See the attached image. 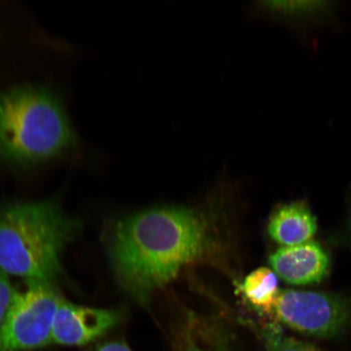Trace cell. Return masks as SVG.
Returning <instances> with one entry per match:
<instances>
[{
  "label": "cell",
  "mask_w": 351,
  "mask_h": 351,
  "mask_svg": "<svg viewBox=\"0 0 351 351\" xmlns=\"http://www.w3.org/2000/svg\"><path fill=\"white\" fill-rule=\"evenodd\" d=\"M16 291L0 328V351H23L51 343L56 311L64 300L53 284L27 282Z\"/></svg>",
  "instance_id": "277c9868"
},
{
  "label": "cell",
  "mask_w": 351,
  "mask_h": 351,
  "mask_svg": "<svg viewBox=\"0 0 351 351\" xmlns=\"http://www.w3.org/2000/svg\"><path fill=\"white\" fill-rule=\"evenodd\" d=\"M118 320L115 311L79 306L64 300L56 311L51 340L60 345H86L106 333Z\"/></svg>",
  "instance_id": "8992f818"
},
{
  "label": "cell",
  "mask_w": 351,
  "mask_h": 351,
  "mask_svg": "<svg viewBox=\"0 0 351 351\" xmlns=\"http://www.w3.org/2000/svg\"><path fill=\"white\" fill-rule=\"evenodd\" d=\"M185 351H203L200 348H197L193 342H189L186 344V348Z\"/></svg>",
  "instance_id": "5bb4252c"
},
{
  "label": "cell",
  "mask_w": 351,
  "mask_h": 351,
  "mask_svg": "<svg viewBox=\"0 0 351 351\" xmlns=\"http://www.w3.org/2000/svg\"><path fill=\"white\" fill-rule=\"evenodd\" d=\"M324 1H265L261 7L273 12L285 16L306 15L320 12L326 8Z\"/></svg>",
  "instance_id": "30bf717a"
},
{
  "label": "cell",
  "mask_w": 351,
  "mask_h": 351,
  "mask_svg": "<svg viewBox=\"0 0 351 351\" xmlns=\"http://www.w3.org/2000/svg\"><path fill=\"white\" fill-rule=\"evenodd\" d=\"M79 221L53 200L21 202L0 208V269L27 282L53 284Z\"/></svg>",
  "instance_id": "3957f363"
},
{
  "label": "cell",
  "mask_w": 351,
  "mask_h": 351,
  "mask_svg": "<svg viewBox=\"0 0 351 351\" xmlns=\"http://www.w3.org/2000/svg\"><path fill=\"white\" fill-rule=\"evenodd\" d=\"M95 351H132L123 341H112L104 344Z\"/></svg>",
  "instance_id": "4fadbf2b"
},
{
  "label": "cell",
  "mask_w": 351,
  "mask_h": 351,
  "mask_svg": "<svg viewBox=\"0 0 351 351\" xmlns=\"http://www.w3.org/2000/svg\"><path fill=\"white\" fill-rule=\"evenodd\" d=\"M274 273L285 282L293 285L319 283L326 278L330 258L317 241L282 247L269 257Z\"/></svg>",
  "instance_id": "52a82bcc"
},
{
  "label": "cell",
  "mask_w": 351,
  "mask_h": 351,
  "mask_svg": "<svg viewBox=\"0 0 351 351\" xmlns=\"http://www.w3.org/2000/svg\"><path fill=\"white\" fill-rule=\"evenodd\" d=\"M16 289L12 287L8 274L0 269V328L5 322L16 295Z\"/></svg>",
  "instance_id": "7c38bea8"
},
{
  "label": "cell",
  "mask_w": 351,
  "mask_h": 351,
  "mask_svg": "<svg viewBox=\"0 0 351 351\" xmlns=\"http://www.w3.org/2000/svg\"><path fill=\"white\" fill-rule=\"evenodd\" d=\"M317 231V218L301 202H293L276 208L267 225V232L271 239L282 247H291L313 241Z\"/></svg>",
  "instance_id": "ba28073f"
},
{
  "label": "cell",
  "mask_w": 351,
  "mask_h": 351,
  "mask_svg": "<svg viewBox=\"0 0 351 351\" xmlns=\"http://www.w3.org/2000/svg\"><path fill=\"white\" fill-rule=\"evenodd\" d=\"M266 351H322L306 342L285 335L278 328L265 331Z\"/></svg>",
  "instance_id": "8fae6325"
},
{
  "label": "cell",
  "mask_w": 351,
  "mask_h": 351,
  "mask_svg": "<svg viewBox=\"0 0 351 351\" xmlns=\"http://www.w3.org/2000/svg\"><path fill=\"white\" fill-rule=\"evenodd\" d=\"M271 313L298 332L327 339L345 330L351 305L335 293L280 289Z\"/></svg>",
  "instance_id": "5b68a950"
},
{
  "label": "cell",
  "mask_w": 351,
  "mask_h": 351,
  "mask_svg": "<svg viewBox=\"0 0 351 351\" xmlns=\"http://www.w3.org/2000/svg\"><path fill=\"white\" fill-rule=\"evenodd\" d=\"M77 149L75 131L56 91L23 85L0 92V160L29 166Z\"/></svg>",
  "instance_id": "7a4b0ae2"
},
{
  "label": "cell",
  "mask_w": 351,
  "mask_h": 351,
  "mask_svg": "<svg viewBox=\"0 0 351 351\" xmlns=\"http://www.w3.org/2000/svg\"><path fill=\"white\" fill-rule=\"evenodd\" d=\"M243 291L252 305L271 313L280 291L278 276L267 267H260L245 278Z\"/></svg>",
  "instance_id": "9c48e42d"
},
{
  "label": "cell",
  "mask_w": 351,
  "mask_h": 351,
  "mask_svg": "<svg viewBox=\"0 0 351 351\" xmlns=\"http://www.w3.org/2000/svg\"><path fill=\"white\" fill-rule=\"evenodd\" d=\"M214 241L209 219L199 210L158 208L118 222L110 236L109 256L122 287L145 302L207 254Z\"/></svg>",
  "instance_id": "6da1fadb"
}]
</instances>
